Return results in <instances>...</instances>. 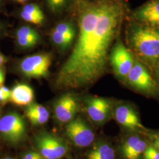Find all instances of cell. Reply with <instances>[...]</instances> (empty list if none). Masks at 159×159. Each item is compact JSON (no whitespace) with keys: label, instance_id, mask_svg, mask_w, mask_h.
Returning a JSON list of instances; mask_svg holds the SVG:
<instances>
[{"label":"cell","instance_id":"obj_1","mask_svg":"<svg viewBox=\"0 0 159 159\" xmlns=\"http://www.w3.org/2000/svg\"><path fill=\"white\" fill-rule=\"evenodd\" d=\"M123 14L121 6L111 0L80 4L79 36L73 51L57 74L56 83L59 88L83 87L102 75Z\"/></svg>","mask_w":159,"mask_h":159},{"label":"cell","instance_id":"obj_2","mask_svg":"<svg viewBox=\"0 0 159 159\" xmlns=\"http://www.w3.org/2000/svg\"><path fill=\"white\" fill-rule=\"evenodd\" d=\"M131 42L137 53L151 63L159 60V30L149 27H138L131 34Z\"/></svg>","mask_w":159,"mask_h":159},{"label":"cell","instance_id":"obj_3","mask_svg":"<svg viewBox=\"0 0 159 159\" xmlns=\"http://www.w3.org/2000/svg\"><path fill=\"white\" fill-rule=\"evenodd\" d=\"M34 142L38 152L45 159H60L68 152L66 143L60 137L48 132L35 135Z\"/></svg>","mask_w":159,"mask_h":159},{"label":"cell","instance_id":"obj_4","mask_svg":"<svg viewBox=\"0 0 159 159\" xmlns=\"http://www.w3.org/2000/svg\"><path fill=\"white\" fill-rule=\"evenodd\" d=\"M0 134L7 142H21L27 134L25 120L17 113H10L0 119Z\"/></svg>","mask_w":159,"mask_h":159},{"label":"cell","instance_id":"obj_5","mask_svg":"<svg viewBox=\"0 0 159 159\" xmlns=\"http://www.w3.org/2000/svg\"><path fill=\"white\" fill-rule=\"evenodd\" d=\"M66 134L70 141L78 148H87L95 139L94 131L80 117L74 118L67 123Z\"/></svg>","mask_w":159,"mask_h":159},{"label":"cell","instance_id":"obj_6","mask_svg":"<svg viewBox=\"0 0 159 159\" xmlns=\"http://www.w3.org/2000/svg\"><path fill=\"white\" fill-rule=\"evenodd\" d=\"M51 63L50 54H37L25 58L20 63V68L23 74L27 77H46Z\"/></svg>","mask_w":159,"mask_h":159},{"label":"cell","instance_id":"obj_7","mask_svg":"<svg viewBox=\"0 0 159 159\" xmlns=\"http://www.w3.org/2000/svg\"><path fill=\"white\" fill-rule=\"evenodd\" d=\"M110 60L115 73L120 79L127 77L134 62L130 51L121 42H119L114 47Z\"/></svg>","mask_w":159,"mask_h":159},{"label":"cell","instance_id":"obj_8","mask_svg":"<svg viewBox=\"0 0 159 159\" xmlns=\"http://www.w3.org/2000/svg\"><path fill=\"white\" fill-rule=\"evenodd\" d=\"M79 108V104L77 98L72 94H65L55 103L54 117L59 123H68L75 118Z\"/></svg>","mask_w":159,"mask_h":159},{"label":"cell","instance_id":"obj_9","mask_svg":"<svg viewBox=\"0 0 159 159\" xmlns=\"http://www.w3.org/2000/svg\"><path fill=\"white\" fill-rule=\"evenodd\" d=\"M85 110L93 122L97 125H102L111 116V104L106 98L92 97L87 101Z\"/></svg>","mask_w":159,"mask_h":159},{"label":"cell","instance_id":"obj_10","mask_svg":"<svg viewBox=\"0 0 159 159\" xmlns=\"http://www.w3.org/2000/svg\"><path fill=\"white\" fill-rule=\"evenodd\" d=\"M126 77L129 84L140 91L150 93L156 89L155 83L148 70L137 61L134 62Z\"/></svg>","mask_w":159,"mask_h":159},{"label":"cell","instance_id":"obj_11","mask_svg":"<svg viewBox=\"0 0 159 159\" xmlns=\"http://www.w3.org/2000/svg\"><path fill=\"white\" fill-rule=\"evenodd\" d=\"M114 116L120 125L132 131L146 130L135 110L130 106L121 104L114 111Z\"/></svg>","mask_w":159,"mask_h":159},{"label":"cell","instance_id":"obj_12","mask_svg":"<svg viewBox=\"0 0 159 159\" xmlns=\"http://www.w3.org/2000/svg\"><path fill=\"white\" fill-rule=\"evenodd\" d=\"M148 144L139 135H131L125 139L121 146V154L125 159H139L143 155Z\"/></svg>","mask_w":159,"mask_h":159},{"label":"cell","instance_id":"obj_13","mask_svg":"<svg viewBox=\"0 0 159 159\" xmlns=\"http://www.w3.org/2000/svg\"><path fill=\"white\" fill-rule=\"evenodd\" d=\"M135 17L139 20L159 26V0H154L137 10Z\"/></svg>","mask_w":159,"mask_h":159},{"label":"cell","instance_id":"obj_14","mask_svg":"<svg viewBox=\"0 0 159 159\" xmlns=\"http://www.w3.org/2000/svg\"><path fill=\"white\" fill-rule=\"evenodd\" d=\"M34 97V91L30 86L20 83L11 90L10 100L17 106H25L33 102Z\"/></svg>","mask_w":159,"mask_h":159},{"label":"cell","instance_id":"obj_15","mask_svg":"<svg viewBox=\"0 0 159 159\" xmlns=\"http://www.w3.org/2000/svg\"><path fill=\"white\" fill-rule=\"evenodd\" d=\"M25 114L29 121L35 125H44L50 117V113L44 106L34 102L27 106Z\"/></svg>","mask_w":159,"mask_h":159},{"label":"cell","instance_id":"obj_16","mask_svg":"<svg viewBox=\"0 0 159 159\" xmlns=\"http://www.w3.org/2000/svg\"><path fill=\"white\" fill-rule=\"evenodd\" d=\"M85 159H116V153L111 144L100 140L93 144Z\"/></svg>","mask_w":159,"mask_h":159},{"label":"cell","instance_id":"obj_17","mask_svg":"<svg viewBox=\"0 0 159 159\" xmlns=\"http://www.w3.org/2000/svg\"><path fill=\"white\" fill-rule=\"evenodd\" d=\"M54 30L63 34L65 37L71 42L74 40L75 35V30L71 23L67 22L59 23L54 29Z\"/></svg>","mask_w":159,"mask_h":159},{"label":"cell","instance_id":"obj_18","mask_svg":"<svg viewBox=\"0 0 159 159\" xmlns=\"http://www.w3.org/2000/svg\"><path fill=\"white\" fill-rule=\"evenodd\" d=\"M51 40L54 44L61 49L68 48L71 44V41L64 36L63 34L53 30L51 32Z\"/></svg>","mask_w":159,"mask_h":159},{"label":"cell","instance_id":"obj_19","mask_svg":"<svg viewBox=\"0 0 159 159\" xmlns=\"http://www.w3.org/2000/svg\"><path fill=\"white\" fill-rule=\"evenodd\" d=\"M16 38H29L39 40L40 36L34 29L28 26H24L17 30Z\"/></svg>","mask_w":159,"mask_h":159},{"label":"cell","instance_id":"obj_20","mask_svg":"<svg viewBox=\"0 0 159 159\" xmlns=\"http://www.w3.org/2000/svg\"><path fill=\"white\" fill-rule=\"evenodd\" d=\"M20 16L25 21L37 25L42 24L44 20V17L36 16L24 11L21 12Z\"/></svg>","mask_w":159,"mask_h":159},{"label":"cell","instance_id":"obj_21","mask_svg":"<svg viewBox=\"0 0 159 159\" xmlns=\"http://www.w3.org/2000/svg\"><path fill=\"white\" fill-rule=\"evenodd\" d=\"M68 0H47L49 8L52 11L58 12L66 6Z\"/></svg>","mask_w":159,"mask_h":159},{"label":"cell","instance_id":"obj_22","mask_svg":"<svg viewBox=\"0 0 159 159\" xmlns=\"http://www.w3.org/2000/svg\"><path fill=\"white\" fill-rule=\"evenodd\" d=\"M23 11L36 16L44 17V14L40 9L39 6L35 4H29L25 5L23 7Z\"/></svg>","mask_w":159,"mask_h":159},{"label":"cell","instance_id":"obj_23","mask_svg":"<svg viewBox=\"0 0 159 159\" xmlns=\"http://www.w3.org/2000/svg\"><path fill=\"white\" fill-rule=\"evenodd\" d=\"M17 44L23 48H30L37 44L39 40L29 38H16Z\"/></svg>","mask_w":159,"mask_h":159},{"label":"cell","instance_id":"obj_24","mask_svg":"<svg viewBox=\"0 0 159 159\" xmlns=\"http://www.w3.org/2000/svg\"><path fill=\"white\" fill-rule=\"evenodd\" d=\"M143 155V159H159V152L153 146H148Z\"/></svg>","mask_w":159,"mask_h":159},{"label":"cell","instance_id":"obj_25","mask_svg":"<svg viewBox=\"0 0 159 159\" xmlns=\"http://www.w3.org/2000/svg\"><path fill=\"white\" fill-rule=\"evenodd\" d=\"M22 159H45L39 152L31 151L25 154Z\"/></svg>","mask_w":159,"mask_h":159},{"label":"cell","instance_id":"obj_26","mask_svg":"<svg viewBox=\"0 0 159 159\" xmlns=\"http://www.w3.org/2000/svg\"><path fill=\"white\" fill-rule=\"evenodd\" d=\"M8 100H10V97L4 94L0 87V104H5Z\"/></svg>","mask_w":159,"mask_h":159},{"label":"cell","instance_id":"obj_27","mask_svg":"<svg viewBox=\"0 0 159 159\" xmlns=\"http://www.w3.org/2000/svg\"><path fill=\"white\" fill-rule=\"evenodd\" d=\"M153 144L154 148H156L159 152V134L154 135L153 137Z\"/></svg>","mask_w":159,"mask_h":159},{"label":"cell","instance_id":"obj_28","mask_svg":"<svg viewBox=\"0 0 159 159\" xmlns=\"http://www.w3.org/2000/svg\"><path fill=\"white\" fill-rule=\"evenodd\" d=\"M5 80L4 71L2 68H0V86L3 85Z\"/></svg>","mask_w":159,"mask_h":159},{"label":"cell","instance_id":"obj_29","mask_svg":"<svg viewBox=\"0 0 159 159\" xmlns=\"http://www.w3.org/2000/svg\"><path fill=\"white\" fill-rule=\"evenodd\" d=\"M2 91L4 92V94H6V95L8 96L9 97H10V93H11V90H9V89H8L7 87L4 86V85H1L0 86Z\"/></svg>","mask_w":159,"mask_h":159},{"label":"cell","instance_id":"obj_30","mask_svg":"<svg viewBox=\"0 0 159 159\" xmlns=\"http://www.w3.org/2000/svg\"><path fill=\"white\" fill-rule=\"evenodd\" d=\"M7 61V58H6L0 52V68L4 64V63Z\"/></svg>","mask_w":159,"mask_h":159},{"label":"cell","instance_id":"obj_31","mask_svg":"<svg viewBox=\"0 0 159 159\" xmlns=\"http://www.w3.org/2000/svg\"><path fill=\"white\" fill-rule=\"evenodd\" d=\"M27 1H28V0H17V1L20 2V3H23L24 2H26Z\"/></svg>","mask_w":159,"mask_h":159},{"label":"cell","instance_id":"obj_32","mask_svg":"<svg viewBox=\"0 0 159 159\" xmlns=\"http://www.w3.org/2000/svg\"><path fill=\"white\" fill-rule=\"evenodd\" d=\"M14 159L13 158H11V157H6L5 159Z\"/></svg>","mask_w":159,"mask_h":159},{"label":"cell","instance_id":"obj_33","mask_svg":"<svg viewBox=\"0 0 159 159\" xmlns=\"http://www.w3.org/2000/svg\"><path fill=\"white\" fill-rule=\"evenodd\" d=\"M68 159H74L73 158H72V157H70L69 158H68Z\"/></svg>","mask_w":159,"mask_h":159},{"label":"cell","instance_id":"obj_34","mask_svg":"<svg viewBox=\"0 0 159 159\" xmlns=\"http://www.w3.org/2000/svg\"><path fill=\"white\" fill-rule=\"evenodd\" d=\"M0 114H1V108H0Z\"/></svg>","mask_w":159,"mask_h":159},{"label":"cell","instance_id":"obj_35","mask_svg":"<svg viewBox=\"0 0 159 159\" xmlns=\"http://www.w3.org/2000/svg\"><path fill=\"white\" fill-rule=\"evenodd\" d=\"M0 31H1V25H0Z\"/></svg>","mask_w":159,"mask_h":159},{"label":"cell","instance_id":"obj_36","mask_svg":"<svg viewBox=\"0 0 159 159\" xmlns=\"http://www.w3.org/2000/svg\"><path fill=\"white\" fill-rule=\"evenodd\" d=\"M1 0H0V2H1Z\"/></svg>","mask_w":159,"mask_h":159},{"label":"cell","instance_id":"obj_37","mask_svg":"<svg viewBox=\"0 0 159 159\" xmlns=\"http://www.w3.org/2000/svg\"><path fill=\"white\" fill-rule=\"evenodd\" d=\"M16 1H17V0H16Z\"/></svg>","mask_w":159,"mask_h":159}]
</instances>
